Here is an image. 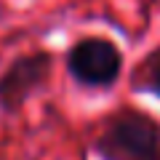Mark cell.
Returning a JSON list of instances; mask_svg holds the SVG:
<instances>
[{
    "label": "cell",
    "instance_id": "1",
    "mask_svg": "<svg viewBox=\"0 0 160 160\" xmlns=\"http://www.w3.org/2000/svg\"><path fill=\"white\" fill-rule=\"evenodd\" d=\"M93 152L102 160H160V123L136 109L107 120Z\"/></svg>",
    "mask_w": 160,
    "mask_h": 160
},
{
    "label": "cell",
    "instance_id": "2",
    "mask_svg": "<svg viewBox=\"0 0 160 160\" xmlns=\"http://www.w3.org/2000/svg\"><path fill=\"white\" fill-rule=\"evenodd\" d=\"M67 72L80 86L109 88L123 72V53L107 38H83L67 51Z\"/></svg>",
    "mask_w": 160,
    "mask_h": 160
},
{
    "label": "cell",
    "instance_id": "3",
    "mask_svg": "<svg viewBox=\"0 0 160 160\" xmlns=\"http://www.w3.org/2000/svg\"><path fill=\"white\" fill-rule=\"evenodd\" d=\"M53 69V56L46 51L19 56L8 64V69L0 75V109L3 112H19L35 91L48 83Z\"/></svg>",
    "mask_w": 160,
    "mask_h": 160
},
{
    "label": "cell",
    "instance_id": "4",
    "mask_svg": "<svg viewBox=\"0 0 160 160\" xmlns=\"http://www.w3.org/2000/svg\"><path fill=\"white\" fill-rule=\"evenodd\" d=\"M147 91H152L160 99V48L147 59Z\"/></svg>",
    "mask_w": 160,
    "mask_h": 160
}]
</instances>
